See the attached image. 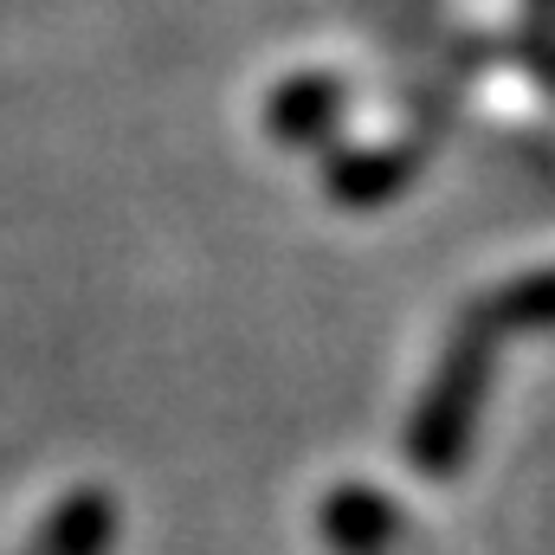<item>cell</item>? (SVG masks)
I'll return each mask as SVG.
<instances>
[{"label": "cell", "mask_w": 555, "mask_h": 555, "mask_svg": "<svg viewBox=\"0 0 555 555\" xmlns=\"http://www.w3.org/2000/svg\"><path fill=\"white\" fill-rule=\"evenodd\" d=\"M323 543L336 555H388L401 543V511L375 485H336L323 498Z\"/></svg>", "instance_id": "7a4b0ae2"}, {"label": "cell", "mask_w": 555, "mask_h": 555, "mask_svg": "<svg viewBox=\"0 0 555 555\" xmlns=\"http://www.w3.org/2000/svg\"><path fill=\"white\" fill-rule=\"evenodd\" d=\"M491 330L485 323H459V336L446 343L426 395H420L414 420H408V459L426 478H452L472 459L478 439V414H485V388H491Z\"/></svg>", "instance_id": "6da1fadb"}, {"label": "cell", "mask_w": 555, "mask_h": 555, "mask_svg": "<svg viewBox=\"0 0 555 555\" xmlns=\"http://www.w3.org/2000/svg\"><path fill=\"white\" fill-rule=\"evenodd\" d=\"M472 323H485L491 336L498 330H555V272H530L504 291H491L472 310Z\"/></svg>", "instance_id": "5b68a950"}, {"label": "cell", "mask_w": 555, "mask_h": 555, "mask_svg": "<svg viewBox=\"0 0 555 555\" xmlns=\"http://www.w3.org/2000/svg\"><path fill=\"white\" fill-rule=\"evenodd\" d=\"M343 111H349V85H343L336 72H304V78H284V85H278L266 124H272L291 149H310V142L336 137Z\"/></svg>", "instance_id": "3957f363"}, {"label": "cell", "mask_w": 555, "mask_h": 555, "mask_svg": "<svg viewBox=\"0 0 555 555\" xmlns=\"http://www.w3.org/2000/svg\"><path fill=\"white\" fill-rule=\"evenodd\" d=\"M414 168H420V155L401 149V142H388V149H349V155L330 162V194L343 207H388V201L408 194Z\"/></svg>", "instance_id": "277c9868"}, {"label": "cell", "mask_w": 555, "mask_h": 555, "mask_svg": "<svg viewBox=\"0 0 555 555\" xmlns=\"http://www.w3.org/2000/svg\"><path fill=\"white\" fill-rule=\"evenodd\" d=\"M537 7V20H555V0H530Z\"/></svg>", "instance_id": "8992f818"}]
</instances>
